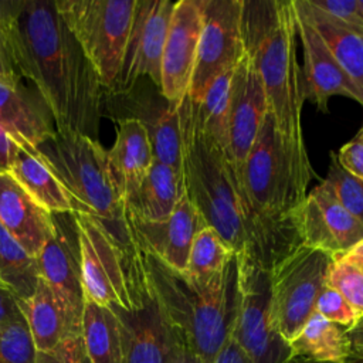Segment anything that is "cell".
Segmentation results:
<instances>
[{"mask_svg":"<svg viewBox=\"0 0 363 363\" xmlns=\"http://www.w3.org/2000/svg\"><path fill=\"white\" fill-rule=\"evenodd\" d=\"M0 35L16 74L44 98L57 132L98 140L105 89L55 0H0Z\"/></svg>","mask_w":363,"mask_h":363,"instance_id":"obj_1","label":"cell"},{"mask_svg":"<svg viewBox=\"0 0 363 363\" xmlns=\"http://www.w3.org/2000/svg\"><path fill=\"white\" fill-rule=\"evenodd\" d=\"M242 31L252 54L289 170L302 199L313 176L303 128L305 99L302 68L298 62L296 18L292 0L244 1Z\"/></svg>","mask_w":363,"mask_h":363,"instance_id":"obj_2","label":"cell"},{"mask_svg":"<svg viewBox=\"0 0 363 363\" xmlns=\"http://www.w3.org/2000/svg\"><path fill=\"white\" fill-rule=\"evenodd\" d=\"M140 250L147 285L170 325L186 339L201 363H213L231 336L235 315V255L208 285L191 284Z\"/></svg>","mask_w":363,"mask_h":363,"instance_id":"obj_3","label":"cell"},{"mask_svg":"<svg viewBox=\"0 0 363 363\" xmlns=\"http://www.w3.org/2000/svg\"><path fill=\"white\" fill-rule=\"evenodd\" d=\"M177 106L186 194L206 225L217 231L234 254L245 252L250 234L227 155L201 129L196 102L189 95Z\"/></svg>","mask_w":363,"mask_h":363,"instance_id":"obj_4","label":"cell"},{"mask_svg":"<svg viewBox=\"0 0 363 363\" xmlns=\"http://www.w3.org/2000/svg\"><path fill=\"white\" fill-rule=\"evenodd\" d=\"M37 150L71 194L92 211L118 242L126 248H138L123 193L99 140L85 135L57 132Z\"/></svg>","mask_w":363,"mask_h":363,"instance_id":"obj_5","label":"cell"},{"mask_svg":"<svg viewBox=\"0 0 363 363\" xmlns=\"http://www.w3.org/2000/svg\"><path fill=\"white\" fill-rule=\"evenodd\" d=\"M79 235L85 299L101 306L132 311L147 288L140 250L118 242L91 214L74 213Z\"/></svg>","mask_w":363,"mask_h":363,"instance_id":"obj_6","label":"cell"},{"mask_svg":"<svg viewBox=\"0 0 363 363\" xmlns=\"http://www.w3.org/2000/svg\"><path fill=\"white\" fill-rule=\"evenodd\" d=\"M55 7L105 92H111L121 74L136 0H55Z\"/></svg>","mask_w":363,"mask_h":363,"instance_id":"obj_7","label":"cell"},{"mask_svg":"<svg viewBox=\"0 0 363 363\" xmlns=\"http://www.w3.org/2000/svg\"><path fill=\"white\" fill-rule=\"evenodd\" d=\"M231 337L252 363H286L289 345L275 328L271 277L252 255L235 254V315Z\"/></svg>","mask_w":363,"mask_h":363,"instance_id":"obj_8","label":"cell"},{"mask_svg":"<svg viewBox=\"0 0 363 363\" xmlns=\"http://www.w3.org/2000/svg\"><path fill=\"white\" fill-rule=\"evenodd\" d=\"M330 261L329 254L299 244L269 269L272 318L286 343L313 313Z\"/></svg>","mask_w":363,"mask_h":363,"instance_id":"obj_9","label":"cell"},{"mask_svg":"<svg viewBox=\"0 0 363 363\" xmlns=\"http://www.w3.org/2000/svg\"><path fill=\"white\" fill-rule=\"evenodd\" d=\"M242 10L244 0H204L201 34L187 94L194 102H200L214 79L234 69L240 61L245 50Z\"/></svg>","mask_w":363,"mask_h":363,"instance_id":"obj_10","label":"cell"},{"mask_svg":"<svg viewBox=\"0 0 363 363\" xmlns=\"http://www.w3.org/2000/svg\"><path fill=\"white\" fill-rule=\"evenodd\" d=\"M267 112V96L258 67L252 54L245 48L233 71L227 121V159L231 164L241 201L242 167Z\"/></svg>","mask_w":363,"mask_h":363,"instance_id":"obj_11","label":"cell"},{"mask_svg":"<svg viewBox=\"0 0 363 363\" xmlns=\"http://www.w3.org/2000/svg\"><path fill=\"white\" fill-rule=\"evenodd\" d=\"M292 225L301 245L330 257L347 252L363 240V224L339 203L325 179L295 208Z\"/></svg>","mask_w":363,"mask_h":363,"instance_id":"obj_12","label":"cell"},{"mask_svg":"<svg viewBox=\"0 0 363 363\" xmlns=\"http://www.w3.org/2000/svg\"><path fill=\"white\" fill-rule=\"evenodd\" d=\"M51 238L35 257L40 277L64 305L75 328L81 330L85 294L75 214L51 213Z\"/></svg>","mask_w":363,"mask_h":363,"instance_id":"obj_13","label":"cell"},{"mask_svg":"<svg viewBox=\"0 0 363 363\" xmlns=\"http://www.w3.org/2000/svg\"><path fill=\"white\" fill-rule=\"evenodd\" d=\"M174 3L170 0H136L121 74L116 86L108 94L128 91L145 78L160 88L162 54Z\"/></svg>","mask_w":363,"mask_h":363,"instance_id":"obj_14","label":"cell"},{"mask_svg":"<svg viewBox=\"0 0 363 363\" xmlns=\"http://www.w3.org/2000/svg\"><path fill=\"white\" fill-rule=\"evenodd\" d=\"M204 0H177L162 54L160 95L177 105L189 94L203 26Z\"/></svg>","mask_w":363,"mask_h":363,"instance_id":"obj_15","label":"cell"},{"mask_svg":"<svg viewBox=\"0 0 363 363\" xmlns=\"http://www.w3.org/2000/svg\"><path fill=\"white\" fill-rule=\"evenodd\" d=\"M111 309L119 322L122 363H169L177 332L149 285L140 306L132 311L115 306Z\"/></svg>","mask_w":363,"mask_h":363,"instance_id":"obj_16","label":"cell"},{"mask_svg":"<svg viewBox=\"0 0 363 363\" xmlns=\"http://www.w3.org/2000/svg\"><path fill=\"white\" fill-rule=\"evenodd\" d=\"M128 218L139 248L156 257L167 268L179 274L186 272L193 240L206 225L186 190L172 214L163 221L149 223L130 216Z\"/></svg>","mask_w":363,"mask_h":363,"instance_id":"obj_17","label":"cell"},{"mask_svg":"<svg viewBox=\"0 0 363 363\" xmlns=\"http://www.w3.org/2000/svg\"><path fill=\"white\" fill-rule=\"evenodd\" d=\"M295 18L303 55L302 79L305 99L315 104L322 112H328V101L335 95L346 96L363 105V94L339 67L319 33L296 10Z\"/></svg>","mask_w":363,"mask_h":363,"instance_id":"obj_18","label":"cell"},{"mask_svg":"<svg viewBox=\"0 0 363 363\" xmlns=\"http://www.w3.org/2000/svg\"><path fill=\"white\" fill-rule=\"evenodd\" d=\"M21 78H0V128L17 143L38 147L57 135L50 108Z\"/></svg>","mask_w":363,"mask_h":363,"instance_id":"obj_19","label":"cell"},{"mask_svg":"<svg viewBox=\"0 0 363 363\" xmlns=\"http://www.w3.org/2000/svg\"><path fill=\"white\" fill-rule=\"evenodd\" d=\"M0 223L34 258L52 234L51 213L41 207L9 172L0 173Z\"/></svg>","mask_w":363,"mask_h":363,"instance_id":"obj_20","label":"cell"},{"mask_svg":"<svg viewBox=\"0 0 363 363\" xmlns=\"http://www.w3.org/2000/svg\"><path fill=\"white\" fill-rule=\"evenodd\" d=\"M7 172L47 211L92 216V211L78 201L64 186L37 147L17 145Z\"/></svg>","mask_w":363,"mask_h":363,"instance_id":"obj_21","label":"cell"},{"mask_svg":"<svg viewBox=\"0 0 363 363\" xmlns=\"http://www.w3.org/2000/svg\"><path fill=\"white\" fill-rule=\"evenodd\" d=\"M116 123V139L106 153L126 199L145 179L155 162V156L149 133L140 121L122 118Z\"/></svg>","mask_w":363,"mask_h":363,"instance_id":"obj_22","label":"cell"},{"mask_svg":"<svg viewBox=\"0 0 363 363\" xmlns=\"http://www.w3.org/2000/svg\"><path fill=\"white\" fill-rule=\"evenodd\" d=\"M18 303L37 352H50L64 339L81 335L64 305L41 277L34 294Z\"/></svg>","mask_w":363,"mask_h":363,"instance_id":"obj_23","label":"cell"},{"mask_svg":"<svg viewBox=\"0 0 363 363\" xmlns=\"http://www.w3.org/2000/svg\"><path fill=\"white\" fill-rule=\"evenodd\" d=\"M183 193V173L155 160L140 184L125 199L128 216L149 223L163 221Z\"/></svg>","mask_w":363,"mask_h":363,"instance_id":"obj_24","label":"cell"},{"mask_svg":"<svg viewBox=\"0 0 363 363\" xmlns=\"http://www.w3.org/2000/svg\"><path fill=\"white\" fill-rule=\"evenodd\" d=\"M292 3L319 33L339 67L363 94V33L329 17L309 0H292Z\"/></svg>","mask_w":363,"mask_h":363,"instance_id":"obj_25","label":"cell"},{"mask_svg":"<svg viewBox=\"0 0 363 363\" xmlns=\"http://www.w3.org/2000/svg\"><path fill=\"white\" fill-rule=\"evenodd\" d=\"M291 357L315 362H343L352 356L347 328L313 312L299 333L288 343Z\"/></svg>","mask_w":363,"mask_h":363,"instance_id":"obj_26","label":"cell"},{"mask_svg":"<svg viewBox=\"0 0 363 363\" xmlns=\"http://www.w3.org/2000/svg\"><path fill=\"white\" fill-rule=\"evenodd\" d=\"M81 342L89 363H122L119 322L111 308L85 299Z\"/></svg>","mask_w":363,"mask_h":363,"instance_id":"obj_27","label":"cell"},{"mask_svg":"<svg viewBox=\"0 0 363 363\" xmlns=\"http://www.w3.org/2000/svg\"><path fill=\"white\" fill-rule=\"evenodd\" d=\"M40 279L37 259L0 223V284L18 301H27Z\"/></svg>","mask_w":363,"mask_h":363,"instance_id":"obj_28","label":"cell"},{"mask_svg":"<svg viewBox=\"0 0 363 363\" xmlns=\"http://www.w3.org/2000/svg\"><path fill=\"white\" fill-rule=\"evenodd\" d=\"M234 255L233 250L221 240L217 231L204 225L193 240L183 275L191 284L206 286L228 267Z\"/></svg>","mask_w":363,"mask_h":363,"instance_id":"obj_29","label":"cell"},{"mask_svg":"<svg viewBox=\"0 0 363 363\" xmlns=\"http://www.w3.org/2000/svg\"><path fill=\"white\" fill-rule=\"evenodd\" d=\"M233 71L217 77L200 102H196L197 116L204 133L227 155V121Z\"/></svg>","mask_w":363,"mask_h":363,"instance_id":"obj_30","label":"cell"},{"mask_svg":"<svg viewBox=\"0 0 363 363\" xmlns=\"http://www.w3.org/2000/svg\"><path fill=\"white\" fill-rule=\"evenodd\" d=\"M326 284L335 288L363 319V268L345 255H335L328 268Z\"/></svg>","mask_w":363,"mask_h":363,"instance_id":"obj_31","label":"cell"},{"mask_svg":"<svg viewBox=\"0 0 363 363\" xmlns=\"http://www.w3.org/2000/svg\"><path fill=\"white\" fill-rule=\"evenodd\" d=\"M35 359L37 350L24 316L0 328V363H35Z\"/></svg>","mask_w":363,"mask_h":363,"instance_id":"obj_32","label":"cell"},{"mask_svg":"<svg viewBox=\"0 0 363 363\" xmlns=\"http://www.w3.org/2000/svg\"><path fill=\"white\" fill-rule=\"evenodd\" d=\"M325 180L330 184L339 203L363 224V183L349 174L330 153V164Z\"/></svg>","mask_w":363,"mask_h":363,"instance_id":"obj_33","label":"cell"},{"mask_svg":"<svg viewBox=\"0 0 363 363\" xmlns=\"http://www.w3.org/2000/svg\"><path fill=\"white\" fill-rule=\"evenodd\" d=\"M313 312L347 329H350L360 320V318L353 311V308L347 303V301L326 282L316 298Z\"/></svg>","mask_w":363,"mask_h":363,"instance_id":"obj_34","label":"cell"},{"mask_svg":"<svg viewBox=\"0 0 363 363\" xmlns=\"http://www.w3.org/2000/svg\"><path fill=\"white\" fill-rule=\"evenodd\" d=\"M309 3L329 17L363 33V17L359 13L357 0H309Z\"/></svg>","mask_w":363,"mask_h":363,"instance_id":"obj_35","label":"cell"},{"mask_svg":"<svg viewBox=\"0 0 363 363\" xmlns=\"http://www.w3.org/2000/svg\"><path fill=\"white\" fill-rule=\"evenodd\" d=\"M82 352L81 335L71 336L50 352H37L35 363H81Z\"/></svg>","mask_w":363,"mask_h":363,"instance_id":"obj_36","label":"cell"},{"mask_svg":"<svg viewBox=\"0 0 363 363\" xmlns=\"http://www.w3.org/2000/svg\"><path fill=\"white\" fill-rule=\"evenodd\" d=\"M336 160L349 174L363 183V142L357 133L340 147Z\"/></svg>","mask_w":363,"mask_h":363,"instance_id":"obj_37","label":"cell"},{"mask_svg":"<svg viewBox=\"0 0 363 363\" xmlns=\"http://www.w3.org/2000/svg\"><path fill=\"white\" fill-rule=\"evenodd\" d=\"M20 318H23V312L18 299L10 289L0 284V328Z\"/></svg>","mask_w":363,"mask_h":363,"instance_id":"obj_38","label":"cell"},{"mask_svg":"<svg viewBox=\"0 0 363 363\" xmlns=\"http://www.w3.org/2000/svg\"><path fill=\"white\" fill-rule=\"evenodd\" d=\"M213 363H252L245 352L230 336Z\"/></svg>","mask_w":363,"mask_h":363,"instance_id":"obj_39","label":"cell"},{"mask_svg":"<svg viewBox=\"0 0 363 363\" xmlns=\"http://www.w3.org/2000/svg\"><path fill=\"white\" fill-rule=\"evenodd\" d=\"M169 363H201V360L194 353V350L189 346L186 339L177 332L176 343H174V347L172 350Z\"/></svg>","mask_w":363,"mask_h":363,"instance_id":"obj_40","label":"cell"},{"mask_svg":"<svg viewBox=\"0 0 363 363\" xmlns=\"http://www.w3.org/2000/svg\"><path fill=\"white\" fill-rule=\"evenodd\" d=\"M16 149L17 143L0 128V173L9 170Z\"/></svg>","mask_w":363,"mask_h":363,"instance_id":"obj_41","label":"cell"},{"mask_svg":"<svg viewBox=\"0 0 363 363\" xmlns=\"http://www.w3.org/2000/svg\"><path fill=\"white\" fill-rule=\"evenodd\" d=\"M352 354L363 359V319H360L354 326L347 329Z\"/></svg>","mask_w":363,"mask_h":363,"instance_id":"obj_42","label":"cell"},{"mask_svg":"<svg viewBox=\"0 0 363 363\" xmlns=\"http://www.w3.org/2000/svg\"><path fill=\"white\" fill-rule=\"evenodd\" d=\"M0 78H18V75L16 74V71L9 60L6 48L3 45L1 35H0Z\"/></svg>","mask_w":363,"mask_h":363,"instance_id":"obj_43","label":"cell"},{"mask_svg":"<svg viewBox=\"0 0 363 363\" xmlns=\"http://www.w3.org/2000/svg\"><path fill=\"white\" fill-rule=\"evenodd\" d=\"M342 255H345L346 258H349L350 261L356 262L357 265H360L363 268V240L359 244H356L353 248H350L347 252L342 254Z\"/></svg>","mask_w":363,"mask_h":363,"instance_id":"obj_44","label":"cell"},{"mask_svg":"<svg viewBox=\"0 0 363 363\" xmlns=\"http://www.w3.org/2000/svg\"><path fill=\"white\" fill-rule=\"evenodd\" d=\"M286 363H363V359L353 356V354L349 356L343 362H315V360H308V359H302V357H291Z\"/></svg>","mask_w":363,"mask_h":363,"instance_id":"obj_45","label":"cell"},{"mask_svg":"<svg viewBox=\"0 0 363 363\" xmlns=\"http://www.w3.org/2000/svg\"><path fill=\"white\" fill-rule=\"evenodd\" d=\"M357 7H359V13L363 17V0H357Z\"/></svg>","mask_w":363,"mask_h":363,"instance_id":"obj_46","label":"cell"},{"mask_svg":"<svg viewBox=\"0 0 363 363\" xmlns=\"http://www.w3.org/2000/svg\"><path fill=\"white\" fill-rule=\"evenodd\" d=\"M357 135H359V138H360L362 142H363V126H362V129L357 132Z\"/></svg>","mask_w":363,"mask_h":363,"instance_id":"obj_47","label":"cell"},{"mask_svg":"<svg viewBox=\"0 0 363 363\" xmlns=\"http://www.w3.org/2000/svg\"><path fill=\"white\" fill-rule=\"evenodd\" d=\"M81 363H89V362H88V359L84 356V352H82V359H81Z\"/></svg>","mask_w":363,"mask_h":363,"instance_id":"obj_48","label":"cell"}]
</instances>
